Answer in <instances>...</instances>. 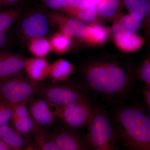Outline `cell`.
<instances>
[{
    "instance_id": "obj_24",
    "label": "cell",
    "mask_w": 150,
    "mask_h": 150,
    "mask_svg": "<svg viewBox=\"0 0 150 150\" xmlns=\"http://www.w3.org/2000/svg\"><path fill=\"white\" fill-rule=\"evenodd\" d=\"M72 13L77 15L79 18L86 22H91L96 18L98 16L97 9H80L75 8L69 6L67 10Z\"/></svg>"
},
{
    "instance_id": "obj_28",
    "label": "cell",
    "mask_w": 150,
    "mask_h": 150,
    "mask_svg": "<svg viewBox=\"0 0 150 150\" xmlns=\"http://www.w3.org/2000/svg\"><path fill=\"white\" fill-rule=\"evenodd\" d=\"M141 76L143 80L146 83L147 88H150V64L146 63L143 65L141 70Z\"/></svg>"
},
{
    "instance_id": "obj_2",
    "label": "cell",
    "mask_w": 150,
    "mask_h": 150,
    "mask_svg": "<svg viewBox=\"0 0 150 150\" xmlns=\"http://www.w3.org/2000/svg\"><path fill=\"white\" fill-rule=\"evenodd\" d=\"M86 80L90 88L97 94L117 97L126 93L129 76L118 66H98L88 71Z\"/></svg>"
},
{
    "instance_id": "obj_14",
    "label": "cell",
    "mask_w": 150,
    "mask_h": 150,
    "mask_svg": "<svg viewBox=\"0 0 150 150\" xmlns=\"http://www.w3.org/2000/svg\"><path fill=\"white\" fill-rule=\"evenodd\" d=\"M0 140L11 150H24L26 141L24 136L8 124L0 127Z\"/></svg>"
},
{
    "instance_id": "obj_19",
    "label": "cell",
    "mask_w": 150,
    "mask_h": 150,
    "mask_svg": "<svg viewBox=\"0 0 150 150\" xmlns=\"http://www.w3.org/2000/svg\"><path fill=\"white\" fill-rule=\"evenodd\" d=\"M11 121L12 127L24 137L33 132L37 125L30 116Z\"/></svg>"
},
{
    "instance_id": "obj_18",
    "label": "cell",
    "mask_w": 150,
    "mask_h": 150,
    "mask_svg": "<svg viewBox=\"0 0 150 150\" xmlns=\"http://www.w3.org/2000/svg\"><path fill=\"white\" fill-rule=\"evenodd\" d=\"M124 3L131 13L144 18L150 13L149 0H124Z\"/></svg>"
},
{
    "instance_id": "obj_30",
    "label": "cell",
    "mask_w": 150,
    "mask_h": 150,
    "mask_svg": "<svg viewBox=\"0 0 150 150\" xmlns=\"http://www.w3.org/2000/svg\"><path fill=\"white\" fill-rule=\"evenodd\" d=\"M7 40V37L5 33H0V49L5 45Z\"/></svg>"
},
{
    "instance_id": "obj_5",
    "label": "cell",
    "mask_w": 150,
    "mask_h": 150,
    "mask_svg": "<svg viewBox=\"0 0 150 150\" xmlns=\"http://www.w3.org/2000/svg\"><path fill=\"white\" fill-rule=\"evenodd\" d=\"M38 90L37 94L52 106L69 107L88 101L82 93L74 89L59 86H47Z\"/></svg>"
},
{
    "instance_id": "obj_27",
    "label": "cell",
    "mask_w": 150,
    "mask_h": 150,
    "mask_svg": "<svg viewBox=\"0 0 150 150\" xmlns=\"http://www.w3.org/2000/svg\"><path fill=\"white\" fill-rule=\"evenodd\" d=\"M45 1L48 6L54 9L67 10L70 6L69 0H45Z\"/></svg>"
},
{
    "instance_id": "obj_6",
    "label": "cell",
    "mask_w": 150,
    "mask_h": 150,
    "mask_svg": "<svg viewBox=\"0 0 150 150\" xmlns=\"http://www.w3.org/2000/svg\"><path fill=\"white\" fill-rule=\"evenodd\" d=\"M55 107V117L59 118L71 129H78L87 125L91 117L94 107L90 101L69 107Z\"/></svg>"
},
{
    "instance_id": "obj_21",
    "label": "cell",
    "mask_w": 150,
    "mask_h": 150,
    "mask_svg": "<svg viewBox=\"0 0 150 150\" xmlns=\"http://www.w3.org/2000/svg\"><path fill=\"white\" fill-rule=\"evenodd\" d=\"M51 49L58 53H64L71 45L69 36L65 34L58 33L53 35L50 39Z\"/></svg>"
},
{
    "instance_id": "obj_32",
    "label": "cell",
    "mask_w": 150,
    "mask_h": 150,
    "mask_svg": "<svg viewBox=\"0 0 150 150\" xmlns=\"http://www.w3.org/2000/svg\"><path fill=\"white\" fill-rule=\"evenodd\" d=\"M1 1L2 2L8 4V3H12L17 1L18 0H1Z\"/></svg>"
},
{
    "instance_id": "obj_4",
    "label": "cell",
    "mask_w": 150,
    "mask_h": 150,
    "mask_svg": "<svg viewBox=\"0 0 150 150\" xmlns=\"http://www.w3.org/2000/svg\"><path fill=\"white\" fill-rule=\"evenodd\" d=\"M34 83L20 77L0 81V97L2 102L11 106L25 103L35 93Z\"/></svg>"
},
{
    "instance_id": "obj_15",
    "label": "cell",
    "mask_w": 150,
    "mask_h": 150,
    "mask_svg": "<svg viewBox=\"0 0 150 150\" xmlns=\"http://www.w3.org/2000/svg\"><path fill=\"white\" fill-rule=\"evenodd\" d=\"M74 67L69 62L60 59L50 66L48 76L54 82L64 81L72 74Z\"/></svg>"
},
{
    "instance_id": "obj_23",
    "label": "cell",
    "mask_w": 150,
    "mask_h": 150,
    "mask_svg": "<svg viewBox=\"0 0 150 150\" xmlns=\"http://www.w3.org/2000/svg\"><path fill=\"white\" fill-rule=\"evenodd\" d=\"M143 18L133 13L123 17L121 24L127 28L133 34H136L142 25Z\"/></svg>"
},
{
    "instance_id": "obj_3",
    "label": "cell",
    "mask_w": 150,
    "mask_h": 150,
    "mask_svg": "<svg viewBox=\"0 0 150 150\" xmlns=\"http://www.w3.org/2000/svg\"><path fill=\"white\" fill-rule=\"evenodd\" d=\"M87 126L86 141L91 150H117L111 121L101 107H94Z\"/></svg>"
},
{
    "instance_id": "obj_29",
    "label": "cell",
    "mask_w": 150,
    "mask_h": 150,
    "mask_svg": "<svg viewBox=\"0 0 150 150\" xmlns=\"http://www.w3.org/2000/svg\"><path fill=\"white\" fill-rule=\"evenodd\" d=\"M144 98L146 105L147 106L148 108L150 109V88H147L144 90L143 91Z\"/></svg>"
},
{
    "instance_id": "obj_20",
    "label": "cell",
    "mask_w": 150,
    "mask_h": 150,
    "mask_svg": "<svg viewBox=\"0 0 150 150\" xmlns=\"http://www.w3.org/2000/svg\"><path fill=\"white\" fill-rule=\"evenodd\" d=\"M21 10L13 9L0 13V33H5L19 18Z\"/></svg>"
},
{
    "instance_id": "obj_12",
    "label": "cell",
    "mask_w": 150,
    "mask_h": 150,
    "mask_svg": "<svg viewBox=\"0 0 150 150\" xmlns=\"http://www.w3.org/2000/svg\"><path fill=\"white\" fill-rule=\"evenodd\" d=\"M50 66L46 59L36 57L25 60L24 69L31 81L35 83L48 76Z\"/></svg>"
},
{
    "instance_id": "obj_13",
    "label": "cell",
    "mask_w": 150,
    "mask_h": 150,
    "mask_svg": "<svg viewBox=\"0 0 150 150\" xmlns=\"http://www.w3.org/2000/svg\"><path fill=\"white\" fill-rule=\"evenodd\" d=\"M54 15L56 18L64 22L62 26L64 34L78 38H86L91 36V27L84 24L81 21L74 18L64 19L60 16L55 14Z\"/></svg>"
},
{
    "instance_id": "obj_22",
    "label": "cell",
    "mask_w": 150,
    "mask_h": 150,
    "mask_svg": "<svg viewBox=\"0 0 150 150\" xmlns=\"http://www.w3.org/2000/svg\"><path fill=\"white\" fill-rule=\"evenodd\" d=\"M119 4V0H101L97 7L98 12L103 17H110L117 11Z\"/></svg>"
},
{
    "instance_id": "obj_1",
    "label": "cell",
    "mask_w": 150,
    "mask_h": 150,
    "mask_svg": "<svg viewBox=\"0 0 150 150\" xmlns=\"http://www.w3.org/2000/svg\"><path fill=\"white\" fill-rule=\"evenodd\" d=\"M111 123L116 140L125 150H150V117L142 108H118Z\"/></svg>"
},
{
    "instance_id": "obj_26",
    "label": "cell",
    "mask_w": 150,
    "mask_h": 150,
    "mask_svg": "<svg viewBox=\"0 0 150 150\" xmlns=\"http://www.w3.org/2000/svg\"><path fill=\"white\" fill-rule=\"evenodd\" d=\"M91 35L94 40L98 42L105 41L108 37L107 30L99 25H94L91 27Z\"/></svg>"
},
{
    "instance_id": "obj_8",
    "label": "cell",
    "mask_w": 150,
    "mask_h": 150,
    "mask_svg": "<svg viewBox=\"0 0 150 150\" xmlns=\"http://www.w3.org/2000/svg\"><path fill=\"white\" fill-rule=\"evenodd\" d=\"M25 59L17 54L0 52V81L16 77L24 69Z\"/></svg>"
},
{
    "instance_id": "obj_33",
    "label": "cell",
    "mask_w": 150,
    "mask_h": 150,
    "mask_svg": "<svg viewBox=\"0 0 150 150\" xmlns=\"http://www.w3.org/2000/svg\"><path fill=\"white\" fill-rule=\"evenodd\" d=\"M24 150H39L38 149H35V148H34L33 147L30 146L26 148V149H25Z\"/></svg>"
},
{
    "instance_id": "obj_10",
    "label": "cell",
    "mask_w": 150,
    "mask_h": 150,
    "mask_svg": "<svg viewBox=\"0 0 150 150\" xmlns=\"http://www.w3.org/2000/svg\"><path fill=\"white\" fill-rule=\"evenodd\" d=\"M21 27L25 35L32 39L45 36L49 30V24L46 16L41 13H36L25 18Z\"/></svg>"
},
{
    "instance_id": "obj_31",
    "label": "cell",
    "mask_w": 150,
    "mask_h": 150,
    "mask_svg": "<svg viewBox=\"0 0 150 150\" xmlns=\"http://www.w3.org/2000/svg\"><path fill=\"white\" fill-rule=\"evenodd\" d=\"M0 150H11L4 142L0 140Z\"/></svg>"
},
{
    "instance_id": "obj_25",
    "label": "cell",
    "mask_w": 150,
    "mask_h": 150,
    "mask_svg": "<svg viewBox=\"0 0 150 150\" xmlns=\"http://www.w3.org/2000/svg\"><path fill=\"white\" fill-rule=\"evenodd\" d=\"M12 108V114L11 121L30 116L29 109L24 103L14 105Z\"/></svg>"
},
{
    "instance_id": "obj_9",
    "label": "cell",
    "mask_w": 150,
    "mask_h": 150,
    "mask_svg": "<svg viewBox=\"0 0 150 150\" xmlns=\"http://www.w3.org/2000/svg\"><path fill=\"white\" fill-rule=\"evenodd\" d=\"M113 37L119 48L125 51H132L142 47L143 41L142 38L134 34L121 23H116L112 27Z\"/></svg>"
},
{
    "instance_id": "obj_7",
    "label": "cell",
    "mask_w": 150,
    "mask_h": 150,
    "mask_svg": "<svg viewBox=\"0 0 150 150\" xmlns=\"http://www.w3.org/2000/svg\"><path fill=\"white\" fill-rule=\"evenodd\" d=\"M53 135L59 150H91L85 137L69 129H59Z\"/></svg>"
},
{
    "instance_id": "obj_34",
    "label": "cell",
    "mask_w": 150,
    "mask_h": 150,
    "mask_svg": "<svg viewBox=\"0 0 150 150\" xmlns=\"http://www.w3.org/2000/svg\"><path fill=\"white\" fill-rule=\"evenodd\" d=\"M0 102H2L1 100V97H0Z\"/></svg>"
},
{
    "instance_id": "obj_17",
    "label": "cell",
    "mask_w": 150,
    "mask_h": 150,
    "mask_svg": "<svg viewBox=\"0 0 150 150\" xmlns=\"http://www.w3.org/2000/svg\"><path fill=\"white\" fill-rule=\"evenodd\" d=\"M29 49L33 55L37 58H43L51 50L50 42L45 38L38 37L31 39Z\"/></svg>"
},
{
    "instance_id": "obj_11",
    "label": "cell",
    "mask_w": 150,
    "mask_h": 150,
    "mask_svg": "<svg viewBox=\"0 0 150 150\" xmlns=\"http://www.w3.org/2000/svg\"><path fill=\"white\" fill-rule=\"evenodd\" d=\"M51 106L48 101L41 97L34 100L30 103V114L37 125L47 127L54 123L55 116Z\"/></svg>"
},
{
    "instance_id": "obj_16",
    "label": "cell",
    "mask_w": 150,
    "mask_h": 150,
    "mask_svg": "<svg viewBox=\"0 0 150 150\" xmlns=\"http://www.w3.org/2000/svg\"><path fill=\"white\" fill-rule=\"evenodd\" d=\"M33 132L34 141L38 150H59L53 134L48 135L38 128H35Z\"/></svg>"
}]
</instances>
